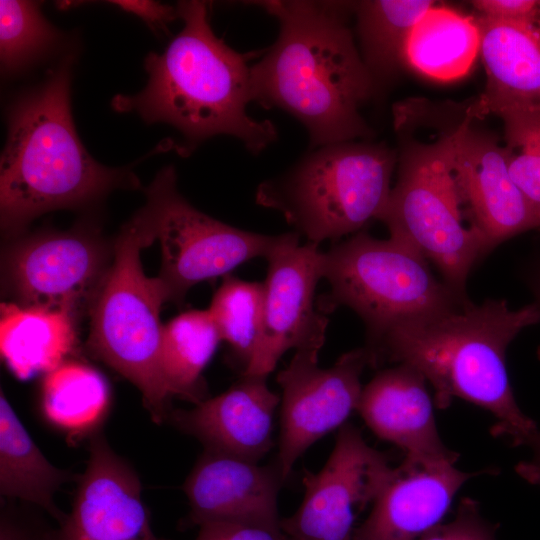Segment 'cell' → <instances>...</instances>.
Listing matches in <instances>:
<instances>
[{
  "instance_id": "cell-1",
  "label": "cell",
  "mask_w": 540,
  "mask_h": 540,
  "mask_svg": "<svg viewBox=\"0 0 540 540\" xmlns=\"http://www.w3.org/2000/svg\"><path fill=\"white\" fill-rule=\"evenodd\" d=\"M279 22L275 43L251 66L252 101L306 128L310 149L366 138L360 108L378 87L355 43L354 2L254 1Z\"/></svg>"
},
{
  "instance_id": "cell-2",
  "label": "cell",
  "mask_w": 540,
  "mask_h": 540,
  "mask_svg": "<svg viewBox=\"0 0 540 540\" xmlns=\"http://www.w3.org/2000/svg\"><path fill=\"white\" fill-rule=\"evenodd\" d=\"M540 321V305L510 309L505 300H469L458 308L396 323L366 344L371 367L385 362L417 369L434 389L438 408L457 397L491 412L492 432L526 445L538 431L518 407L509 383L505 354L526 327Z\"/></svg>"
},
{
  "instance_id": "cell-3",
  "label": "cell",
  "mask_w": 540,
  "mask_h": 540,
  "mask_svg": "<svg viewBox=\"0 0 540 540\" xmlns=\"http://www.w3.org/2000/svg\"><path fill=\"white\" fill-rule=\"evenodd\" d=\"M176 7L183 29L162 53L146 56L145 88L135 95H116L113 109L134 112L148 124H169L182 137L181 153L213 136L229 135L259 154L278 136L270 120L247 113L252 101L248 62L257 53H240L217 37L206 2L181 1Z\"/></svg>"
},
{
  "instance_id": "cell-4",
  "label": "cell",
  "mask_w": 540,
  "mask_h": 540,
  "mask_svg": "<svg viewBox=\"0 0 540 540\" xmlns=\"http://www.w3.org/2000/svg\"><path fill=\"white\" fill-rule=\"evenodd\" d=\"M71 65L66 56L8 110L0 223L9 237L20 236L44 213L94 204L117 188L140 187L131 170L98 163L83 146L71 113Z\"/></svg>"
},
{
  "instance_id": "cell-5",
  "label": "cell",
  "mask_w": 540,
  "mask_h": 540,
  "mask_svg": "<svg viewBox=\"0 0 540 540\" xmlns=\"http://www.w3.org/2000/svg\"><path fill=\"white\" fill-rule=\"evenodd\" d=\"M154 241V222L144 204L113 242L111 265L88 309L87 346L139 389L153 420L159 423L171 396L159 364L160 312L169 295L158 276L145 275L140 258L142 249Z\"/></svg>"
},
{
  "instance_id": "cell-6",
  "label": "cell",
  "mask_w": 540,
  "mask_h": 540,
  "mask_svg": "<svg viewBox=\"0 0 540 540\" xmlns=\"http://www.w3.org/2000/svg\"><path fill=\"white\" fill-rule=\"evenodd\" d=\"M396 164V151L383 143L319 146L286 172L261 182L256 203L281 213L309 243L339 242L378 220Z\"/></svg>"
},
{
  "instance_id": "cell-7",
  "label": "cell",
  "mask_w": 540,
  "mask_h": 540,
  "mask_svg": "<svg viewBox=\"0 0 540 540\" xmlns=\"http://www.w3.org/2000/svg\"><path fill=\"white\" fill-rule=\"evenodd\" d=\"M463 120L464 113L455 127L433 141L401 136L397 180L378 220L390 238L418 251L450 288L466 296L472 267L490 250L467 219L453 172Z\"/></svg>"
},
{
  "instance_id": "cell-8",
  "label": "cell",
  "mask_w": 540,
  "mask_h": 540,
  "mask_svg": "<svg viewBox=\"0 0 540 540\" xmlns=\"http://www.w3.org/2000/svg\"><path fill=\"white\" fill-rule=\"evenodd\" d=\"M323 279L330 290L318 310L339 306L355 311L367 329V344L401 321L426 317L463 305L468 299L438 279L428 260L412 247L360 231L323 252Z\"/></svg>"
},
{
  "instance_id": "cell-9",
  "label": "cell",
  "mask_w": 540,
  "mask_h": 540,
  "mask_svg": "<svg viewBox=\"0 0 540 540\" xmlns=\"http://www.w3.org/2000/svg\"><path fill=\"white\" fill-rule=\"evenodd\" d=\"M145 194L161 248L158 277L170 302L181 304L196 284L224 277L251 259H266L281 239L233 227L195 208L179 193L173 166L161 169Z\"/></svg>"
},
{
  "instance_id": "cell-10",
  "label": "cell",
  "mask_w": 540,
  "mask_h": 540,
  "mask_svg": "<svg viewBox=\"0 0 540 540\" xmlns=\"http://www.w3.org/2000/svg\"><path fill=\"white\" fill-rule=\"evenodd\" d=\"M114 244L91 225L16 237L2 258L15 303L76 314L89 306L107 273Z\"/></svg>"
},
{
  "instance_id": "cell-11",
  "label": "cell",
  "mask_w": 540,
  "mask_h": 540,
  "mask_svg": "<svg viewBox=\"0 0 540 540\" xmlns=\"http://www.w3.org/2000/svg\"><path fill=\"white\" fill-rule=\"evenodd\" d=\"M392 470L387 456L345 423L324 466L316 473L305 470L304 498L281 519L282 532L289 540H352L357 514L373 504Z\"/></svg>"
},
{
  "instance_id": "cell-12",
  "label": "cell",
  "mask_w": 540,
  "mask_h": 540,
  "mask_svg": "<svg viewBox=\"0 0 540 540\" xmlns=\"http://www.w3.org/2000/svg\"><path fill=\"white\" fill-rule=\"evenodd\" d=\"M318 354L296 351L276 377L282 398L275 465L284 481L309 447L343 426L357 410L363 388L361 374L371 364L366 346L342 354L329 368L318 365Z\"/></svg>"
},
{
  "instance_id": "cell-13",
  "label": "cell",
  "mask_w": 540,
  "mask_h": 540,
  "mask_svg": "<svg viewBox=\"0 0 540 540\" xmlns=\"http://www.w3.org/2000/svg\"><path fill=\"white\" fill-rule=\"evenodd\" d=\"M266 260L261 336L242 375L267 377L288 350L319 353L325 342L328 318L317 310L314 300L323 279L319 245L300 244L295 231L284 233Z\"/></svg>"
},
{
  "instance_id": "cell-14",
  "label": "cell",
  "mask_w": 540,
  "mask_h": 540,
  "mask_svg": "<svg viewBox=\"0 0 540 540\" xmlns=\"http://www.w3.org/2000/svg\"><path fill=\"white\" fill-rule=\"evenodd\" d=\"M486 73L484 91L468 104L474 118L489 115L504 125L506 147L540 132V32L475 15Z\"/></svg>"
},
{
  "instance_id": "cell-15",
  "label": "cell",
  "mask_w": 540,
  "mask_h": 540,
  "mask_svg": "<svg viewBox=\"0 0 540 540\" xmlns=\"http://www.w3.org/2000/svg\"><path fill=\"white\" fill-rule=\"evenodd\" d=\"M475 121L465 106L453 172L467 219L491 251L508 238L539 227L510 176L505 146L493 133L476 127Z\"/></svg>"
},
{
  "instance_id": "cell-16",
  "label": "cell",
  "mask_w": 540,
  "mask_h": 540,
  "mask_svg": "<svg viewBox=\"0 0 540 540\" xmlns=\"http://www.w3.org/2000/svg\"><path fill=\"white\" fill-rule=\"evenodd\" d=\"M73 507L54 540H159L136 473L95 434Z\"/></svg>"
},
{
  "instance_id": "cell-17",
  "label": "cell",
  "mask_w": 540,
  "mask_h": 540,
  "mask_svg": "<svg viewBox=\"0 0 540 540\" xmlns=\"http://www.w3.org/2000/svg\"><path fill=\"white\" fill-rule=\"evenodd\" d=\"M284 480L277 466L207 450L186 479L190 512L185 520L200 526L232 522L280 527L278 493Z\"/></svg>"
},
{
  "instance_id": "cell-18",
  "label": "cell",
  "mask_w": 540,
  "mask_h": 540,
  "mask_svg": "<svg viewBox=\"0 0 540 540\" xmlns=\"http://www.w3.org/2000/svg\"><path fill=\"white\" fill-rule=\"evenodd\" d=\"M478 474L405 456L352 540H418L441 523L461 486Z\"/></svg>"
},
{
  "instance_id": "cell-19",
  "label": "cell",
  "mask_w": 540,
  "mask_h": 540,
  "mask_svg": "<svg viewBox=\"0 0 540 540\" xmlns=\"http://www.w3.org/2000/svg\"><path fill=\"white\" fill-rule=\"evenodd\" d=\"M357 410L377 437L408 457L448 464L459 457L442 442L426 379L410 365L398 364L376 374L362 388Z\"/></svg>"
},
{
  "instance_id": "cell-20",
  "label": "cell",
  "mask_w": 540,
  "mask_h": 540,
  "mask_svg": "<svg viewBox=\"0 0 540 540\" xmlns=\"http://www.w3.org/2000/svg\"><path fill=\"white\" fill-rule=\"evenodd\" d=\"M266 376L242 375L227 391L190 410H176L172 420L202 441L207 450L259 462L272 448L273 421L280 397Z\"/></svg>"
},
{
  "instance_id": "cell-21",
  "label": "cell",
  "mask_w": 540,
  "mask_h": 540,
  "mask_svg": "<svg viewBox=\"0 0 540 540\" xmlns=\"http://www.w3.org/2000/svg\"><path fill=\"white\" fill-rule=\"evenodd\" d=\"M74 316L66 310L2 302L0 350L10 371L28 380L65 362L77 341Z\"/></svg>"
},
{
  "instance_id": "cell-22",
  "label": "cell",
  "mask_w": 540,
  "mask_h": 540,
  "mask_svg": "<svg viewBox=\"0 0 540 540\" xmlns=\"http://www.w3.org/2000/svg\"><path fill=\"white\" fill-rule=\"evenodd\" d=\"M481 35L475 16L437 2L410 31L403 68L436 81H453L471 70L480 53Z\"/></svg>"
},
{
  "instance_id": "cell-23",
  "label": "cell",
  "mask_w": 540,
  "mask_h": 540,
  "mask_svg": "<svg viewBox=\"0 0 540 540\" xmlns=\"http://www.w3.org/2000/svg\"><path fill=\"white\" fill-rule=\"evenodd\" d=\"M70 479V473L56 468L41 453L1 391V494L36 504L61 524L66 515L56 507L53 495Z\"/></svg>"
},
{
  "instance_id": "cell-24",
  "label": "cell",
  "mask_w": 540,
  "mask_h": 540,
  "mask_svg": "<svg viewBox=\"0 0 540 540\" xmlns=\"http://www.w3.org/2000/svg\"><path fill=\"white\" fill-rule=\"evenodd\" d=\"M430 0H367L354 2L360 54L378 89L403 68L407 37L435 4Z\"/></svg>"
},
{
  "instance_id": "cell-25",
  "label": "cell",
  "mask_w": 540,
  "mask_h": 540,
  "mask_svg": "<svg viewBox=\"0 0 540 540\" xmlns=\"http://www.w3.org/2000/svg\"><path fill=\"white\" fill-rule=\"evenodd\" d=\"M220 341L208 309L185 311L163 325L159 364L170 395L205 400L202 372Z\"/></svg>"
},
{
  "instance_id": "cell-26",
  "label": "cell",
  "mask_w": 540,
  "mask_h": 540,
  "mask_svg": "<svg viewBox=\"0 0 540 540\" xmlns=\"http://www.w3.org/2000/svg\"><path fill=\"white\" fill-rule=\"evenodd\" d=\"M109 403V385L91 366L65 361L44 377L43 414L69 437L92 431L107 414Z\"/></svg>"
},
{
  "instance_id": "cell-27",
  "label": "cell",
  "mask_w": 540,
  "mask_h": 540,
  "mask_svg": "<svg viewBox=\"0 0 540 540\" xmlns=\"http://www.w3.org/2000/svg\"><path fill=\"white\" fill-rule=\"evenodd\" d=\"M263 282L223 277L208 308L222 341L244 374L257 350L263 322Z\"/></svg>"
},
{
  "instance_id": "cell-28",
  "label": "cell",
  "mask_w": 540,
  "mask_h": 540,
  "mask_svg": "<svg viewBox=\"0 0 540 540\" xmlns=\"http://www.w3.org/2000/svg\"><path fill=\"white\" fill-rule=\"evenodd\" d=\"M61 32L49 23L33 1H0V60L4 75L27 69L50 54Z\"/></svg>"
},
{
  "instance_id": "cell-29",
  "label": "cell",
  "mask_w": 540,
  "mask_h": 540,
  "mask_svg": "<svg viewBox=\"0 0 540 540\" xmlns=\"http://www.w3.org/2000/svg\"><path fill=\"white\" fill-rule=\"evenodd\" d=\"M505 148L510 176L540 228V132Z\"/></svg>"
},
{
  "instance_id": "cell-30",
  "label": "cell",
  "mask_w": 540,
  "mask_h": 540,
  "mask_svg": "<svg viewBox=\"0 0 540 540\" xmlns=\"http://www.w3.org/2000/svg\"><path fill=\"white\" fill-rule=\"evenodd\" d=\"M418 540H496V528L481 515L476 501L464 498L452 520L438 524Z\"/></svg>"
},
{
  "instance_id": "cell-31",
  "label": "cell",
  "mask_w": 540,
  "mask_h": 540,
  "mask_svg": "<svg viewBox=\"0 0 540 540\" xmlns=\"http://www.w3.org/2000/svg\"><path fill=\"white\" fill-rule=\"evenodd\" d=\"M470 3L476 15L483 18L535 29L540 24V0H474Z\"/></svg>"
},
{
  "instance_id": "cell-32",
  "label": "cell",
  "mask_w": 540,
  "mask_h": 540,
  "mask_svg": "<svg viewBox=\"0 0 540 540\" xmlns=\"http://www.w3.org/2000/svg\"><path fill=\"white\" fill-rule=\"evenodd\" d=\"M199 527L194 540H288L280 527L209 522Z\"/></svg>"
},
{
  "instance_id": "cell-33",
  "label": "cell",
  "mask_w": 540,
  "mask_h": 540,
  "mask_svg": "<svg viewBox=\"0 0 540 540\" xmlns=\"http://www.w3.org/2000/svg\"><path fill=\"white\" fill-rule=\"evenodd\" d=\"M108 3L138 16L154 29H165L169 22L179 17L177 7L155 1L116 0Z\"/></svg>"
},
{
  "instance_id": "cell-34",
  "label": "cell",
  "mask_w": 540,
  "mask_h": 540,
  "mask_svg": "<svg viewBox=\"0 0 540 540\" xmlns=\"http://www.w3.org/2000/svg\"><path fill=\"white\" fill-rule=\"evenodd\" d=\"M55 531L23 520L12 514L3 513L0 524V540H54Z\"/></svg>"
},
{
  "instance_id": "cell-35",
  "label": "cell",
  "mask_w": 540,
  "mask_h": 540,
  "mask_svg": "<svg viewBox=\"0 0 540 540\" xmlns=\"http://www.w3.org/2000/svg\"><path fill=\"white\" fill-rule=\"evenodd\" d=\"M533 450V457L526 463L517 466V472L533 484L540 485V431H537L527 442Z\"/></svg>"
},
{
  "instance_id": "cell-36",
  "label": "cell",
  "mask_w": 540,
  "mask_h": 540,
  "mask_svg": "<svg viewBox=\"0 0 540 540\" xmlns=\"http://www.w3.org/2000/svg\"><path fill=\"white\" fill-rule=\"evenodd\" d=\"M538 30H539V32H540V24H539V29H538Z\"/></svg>"
},
{
  "instance_id": "cell-37",
  "label": "cell",
  "mask_w": 540,
  "mask_h": 540,
  "mask_svg": "<svg viewBox=\"0 0 540 540\" xmlns=\"http://www.w3.org/2000/svg\"><path fill=\"white\" fill-rule=\"evenodd\" d=\"M289 540V539H288Z\"/></svg>"
}]
</instances>
